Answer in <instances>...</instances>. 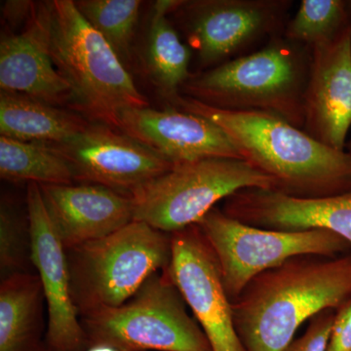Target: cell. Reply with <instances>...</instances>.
I'll return each mask as SVG.
<instances>
[{
  "label": "cell",
  "instance_id": "obj_7",
  "mask_svg": "<svg viewBox=\"0 0 351 351\" xmlns=\"http://www.w3.org/2000/svg\"><path fill=\"white\" fill-rule=\"evenodd\" d=\"M253 188L274 189V182L245 159L208 157L175 164L132 195L134 221L174 233L196 225L219 201Z\"/></svg>",
  "mask_w": 351,
  "mask_h": 351
},
{
  "label": "cell",
  "instance_id": "obj_17",
  "mask_svg": "<svg viewBox=\"0 0 351 351\" xmlns=\"http://www.w3.org/2000/svg\"><path fill=\"white\" fill-rule=\"evenodd\" d=\"M39 188L66 250L112 234L134 221L132 196L107 186L84 182Z\"/></svg>",
  "mask_w": 351,
  "mask_h": 351
},
{
  "label": "cell",
  "instance_id": "obj_30",
  "mask_svg": "<svg viewBox=\"0 0 351 351\" xmlns=\"http://www.w3.org/2000/svg\"><path fill=\"white\" fill-rule=\"evenodd\" d=\"M348 13H350V22L351 27V0H348Z\"/></svg>",
  "mask_w": 351,
  "mask_h": 351
},
{
  "label": "cell",
  "instance_id": "obj_22",
  "mask_svg": "<svg viewBox=\"0 0 351 351\" xmlns=\"http://www.w3.org/2000/svg\"><path fill=\"white\" fill-rule=\"evenodd\" d=\"M350 27L348 0H302L283 36L313 49L332 43Z\"/></svg>",
  "mask_w": 351,
  "mask_h": 351
},
{
  "label": "cell",
  "instance_id": "obj_14",
  "mask_svg": "<svg viewBox=\"0 0 351 351\" xmlns=\"http://www.w3.org/2000/svg\"><path fill=\"white\" fill-rule=\"evenodd\" d=\"M302 130L327 147L346 151L351 128V27L311 49Z\"/></svg>",
  "mask_w": 351,
  "mask_h": 351
},
{
  "label": "cell",
  "instance_id": "obj_4",
  "mask_svg": "<svg viewBox=\"0 0 351 351\" xmlns=\"http://www.w3.org/2000/svg\"><path fill=\"white\" fill-rule=\"evenodd\" d=\"M51 3V56L80 107L115 128L123 110L149 107L119 55L84 19L75 1Z\"/></svg>",
  "mask_w": 351,
  "mask_h": 351
},
{
  "label": "cell",
  "instance_id": "obj_23",
  "mask_svg": "<svg viewBox=\"0 0 351 351\" xmlns=\"http://www.w3.org/2000/svg\"><path fill=\"white\" fill-rule=\"evenodd\" d=\"M75 3L84 19L107 40L120 60L127 61L142 1L80 0Z\"/></svg>",
  "mask_w": 351,
  "mask_h": 351
},
{
  "label": "cell",
  "instance_id": "obj_18",
  "mask_svg": "<svg viewBox=\"0 0 351 351\" xmlns=\"http://www.w3.org/2000/svg\"><path fill=\"white\" fill-rule=\"evenodd\" d=\"M38 274H19L0 284V351H50Z\"/></svg>",
  "mask_w": 351,
  "mask_h": 351
},
{
  "label": "cell",
  "instance_id": "obj_19",
  "mask_svg": "<svg viewBox=\"0 0 351 351\" xmlns=\"http://www.w3.org/2000/svg\"><path fill=\"white\" fill-rule=\"evenodd\" d=\"M89 125L82 117L22 95L0 94L1 136L46 145L63 144Z\"/></svg>",
  "mask_w": 351,
  "mask_h": 351
},
{
  "label": "cell",
  "instance_id": "obj_2",
  "mask_svg": "<svg viewBox=\"0 0 351 351\" xmlns=\"http://www.w3.org/2000/svg\"><path fill=\"white\" fill-rule=\"evenodd\" d=\"M351 298V253L304 255L254 277L232 302L245 351H283L302 323Z\"/></svg>",
  "mask_w": 351,
  "mask_h": 351
},
{
  "label": "cell",
  "instance_id": "obj_21",
  "mask_svg": "<svg viewBox=\"0 0 351 351\" xmlns=\"http://www.w3.org/2000/svg\"><path fill=\"white\" fill-rule=\"evenodd\" d=\"M0 177L27 184H75L68 161L50 145L0 137Z\"/></svg>",
  "mask_w": 351,
  "mask_h": 351
},
{
  "label": "cell",
  "instance_id": "obj_10",
  "mask_svg": "<svg viewBox=\"0 0 351 351\" xmlns=\"http://www.w3.org/2000/svg\"><path fill=\"white\" fill-rule=\"evenodd\" d=\"M172 257L167 270L213 351H245L233 322L213 249L197 225L171 233Z\"/></svg>",
  "mask_w": 351,
  "mask_h": 351
},
{
  "label": "cell",
  "instance_id": "obj_3",
  "mask_svg": "<svg viewBox=\"0 0 351 351\" xmlns=\"http://www.w3.org/2000/svg\"><path fill=\"white\" fill-rule=\"evenodd\" d=\"M311 64V48L279 34L260 50L191 75L181 91L211 107L269 113L302 129Z\"/></svg>",
  "mask_w": 351,
  "mask_h": 351
},
{
  "label": "cell",
  "instance_id": "obj_5",
  "mask_svg": "<svg viewBox=\"0 0 351 351\" xmlns=\"http://www.w3.org/2000/svg\"><path fill=\"white\" fill-rule=\"evenodd\" d=\"M71 295L80 317L131 299L172 257L171 233L143 221L66 250Z\"/></svg>",
  "mask_w": 351,
  "mask_h": 351
},
{
  "label": "cell",
  "instance_id": "obj_29",
  "mask_svg": "<svg viewBox=\"0 0 351 351\" xmlns=\"http://www.w3.org/2000/svg\"><path fill=\"white\" fill-rule=\"evenodd\" d=\"M346 151L351 154V137L348 138V143H346Z\"/></svg>",
  "mask_w": 351,
  "mask_h": 351
},
{
  "label": "cell",
  "instance_id": "obj_27",
  "mask_svg": "<svg viewBox=\"0 0 351 351\" xmlns=\"http://www.w3.org/2000/svg\"><path fill=\"white\" fill-rule=\"evenodd\" d=\"M36 5L34 2L27 0H8L1 5L2 16L7 24L11 27L29 24L36 13Z\"/></svg>",
  "mask_w": 351,
  "mask_h": 351
},
{
  "label": "cell",
  "instance_id": "obj_16",
  "mask_svg": "<svg viewBox=\"0 0 351 351\" xmlns=\"http://www.w3.org/2000/svg\"><path fill=\"white\" fill-rule=\"evenodd\" d=\"M52 3L43 2L20 34L0 41L1 92L22 95L54 105L71 97V86L51 56Z\"/></svg>",
  "mask_w": 351,
  "mask_h": 351
},
{
  "label": "cell",
  "instance_id": "obj_25",
  "mask_svg": "<svg viewBox=\"0 0 351 351\" xmlns=\"http://www.w3.org/2000/svg\"><path fill=\"white\" fill-rule=\"evenodd\" d=\"M335 309L329 308L316 314L309 320L308 327L299 339H294L283 351H325L332 323Z\"/></svg>",
  "mask_w": 351,
  "mask_h": 351
},
{
  "label": "cell",
  "instance_id": "obj_8",
  "mask_svg": "<svg viewBox=\"0 0 351 351\" xmlns=\"http://www.w3.org/2000/svg\"><path fill=\"white\" fill-rule=\"evenodd\" d=\"M196 225L213 249L226 295L234 301L254 277L304 255L338 257L351 245L321 228L282 232L245 225L215 207Z\"/></svg>",
  "mask_w": 351,
  "mask_h": 351
},
{
  "label": "cell",
  "instance_id": "obj_6",
  "mask_svg": "<svg viewBox=\"0 0 351 351\" xmlns=\"http://www.w3.org/2000/svg\"><path fill=\"white\" fill-rule=\"evenodd\" d=\"M89 346L120 351H213L167 270L152 274L129 301L80 317Z\"/></svg>",
  "mask_w": 351,
  "mask_h": 351
},
{
  "label": "cell",
  "instance_id": "obj_26",
  "mask_svg": "<svg viewBox=\"0 0 351 351\" xmlns=\"http://www.w3.org/2000/svg\"><path fill=\"white\" fill-rule=\"evenodd\" d=\"M325 351H351V298L336 309Z\"/></svg>",
  "mask_w": 351,
  "mask_h": 351
},
{
  "label": "cell",
  "instance_id": "obj_1",
  "mask_svg": "<svg viewBox=\"0 0 351 351\" xmlns=\"http://www.w3.org/2000/svg\"><path fill=\"white\" fill-rule=\"evenodd\" d=\"M170 101L221 127L245 160L272 180V191L306 199L351 191V154L327 147L280 117L221 110L181 94Z\"/></svg>",
  "mask_w": 351,
  "mask_h": 351
},
{
  "label": "cell",
  "instance_id": "obj_12",
  "mask_svg": "<svg viewBox=\"0 0 351 351\" xmlns=\"http://www.w3.org/2000/svg\"><path fill=\"white\" fill-rule=\"evenodd\" d=\"M25 205L31 223L32 263L47 309L49 350L88 351L89 343L71 295L66 249L50 221L38 184H27Z\"/></svg>",
  "mask_w": 351,
  "mask_h": 351
},
{
  "label": "cell",
  "instance_id": "obj_9",
  "mask_svg": "<svg viewBox=\"0 0 351 351\" xmlns=\"http://www.w3.org/2000/svg\"><path fill=\"white\" fill-rule=\"evenodd\" d=\"M292 0H193L176 8L202 68L244 56V51L283 34Z\"/></svg>",
  "mask_w": 351,
  "mask_h": 351
},
{
  "label": "cell",
  "instance_id": "obj_20",
  "mask_svg": "<svg viewBox=\"0 0 351 351\" xmlns=\"http://www.w3.org/2000/svg\"><path fill=\"white\" fill-rule=\"evenodd\" d=\"M181 2L160 0L154 3L145 45L147 71L159 91L169 101L180 95L193 75L189 73L191 48L182 43L167 18V14L174 12Z\"/></svg>",
  "mask_w": 351,
  "mask_h": 351
},
{
  "label": "cell",
  "instance_id": "obj_13",
  "mask_svg": "<svg viewBox=\"0 0 351 351\" xmlns=\"http://www.w3.org/2000/svg\"><path fill=\"white\" fill-rule=\"evenodd\" d=\"M117 129L173 164L208 157L245 159L221 127L179 108H128L120 113Z\"/></svg>",
  "mask_w": 351,
  "mask_h": 351
},
{
  "label": "cell",
  "instance_id": "obj_24",
  "mask_svg": "<svg viewBox=\"0 0 351 351\" xmlns=\"http://www.w3.org/2000/svg\"><path fill=\"white\" fill-rule=\"evenodd\" d=\"M29 215L24 217L13 201L2 197L0 204V274L1 279L34 274Z\"/></svg>",
  "mask_w": 351,
  "mask_h": 351
},
{
  "label": "cell",
  "instance_id": "obj_28",
  "mask_svg": "<svg viewBox=\"0 0 351 351\" xmlns=\"http://www.w3.org/2000/svg\"><path fill=\"white\" fill-rule=\"evenodd\" d=\"M88 351H120L107 346H91Z\"/></svg>",
  "mask_w": 351,
  "mask_h": 351
},
{
  "label": "cell",
  "instance_id": "obj_15",
  "mask_svg": "<svg viewBox=\"0 0 351 351\" xmlns=\"http://www.w3.org/2000/svg\"><path fill=\"white\" fill-rule=\"evenodd\" d=\"M221 211L245 225L265 230H330L351 245V191L306 199L272 189H243L226 198Z\"/></svg>",
  "mask_w": 351,
  "mask_h": 351
},
{
  "label": "cell",
  "instance_id": "obj_11",
  "mask_svg": "<svg viewBox=\"0 0 351 351\" xmlns=\"http://www.w3.org/2000/svg\"><path fill=\"white\" fill-rule=\"evenodd\" d=\"M50 145L68 161L75 181L129 196L175 165L126 134L104 125L89 124L63 144Z\"/></svg>",
  "mask_w": 351,
  "mask_h": 351
}]
</instances>
